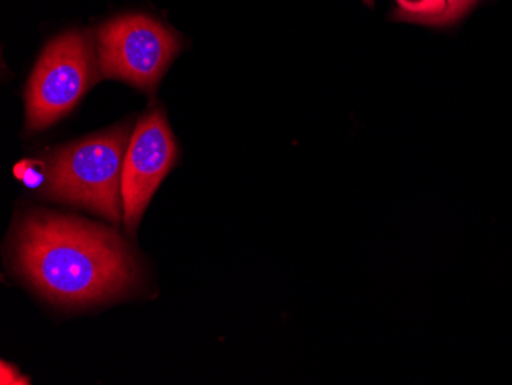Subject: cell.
Here are the masks:
<instances>
[{"label": "cell", "mask_w": 512, "mask_h": 385, "mask_svg": "<svg viewBox=\"0 0 512 385\" xmlns=\"http://www.w3.org/2000/svg\"><path fill=\"white\" fill-rule=\"evenodd\" d=\"M17 270L48 300L86 306L122 295L137 280L125 241L89 221L31 214L17 229Z\"/></svg>", "instance_id": "obj_1"}, {"label": "cell", "mask_w": 512, "mask_h": 385, "mask_svg": "<svg viewBox=\"0 0 512 385\" xmlns=\"http://www.w3.org/2000/svg\"><path fill=\"white\" fill-rule=\"evenodd\" d=\"M128 125L57 149L48 158L43 195L82 206L111 223L122 221V172L131 140Z\"/></svg>", "instance_id": "obj_2"}, {"label": "cell", "mask_w": 512, "mask_h": 385, "mask_svg": "<svg viewBox=\"0 0 512 385\" xmlns=\"http://www.w3.org/2000/svg\"><path fill=\"white\" fill-rule=\"evenodd\" d=\"M97 76L99 63L88 33L66 31L51 40L37 60L25 93L28 129L42 131L63 119Z\"/></svg>", "instance_id": "obj_3"}, {"label": "cell", "mask_w": 512, "mask_h": 385, "mask_svg": "<svg viewBox=\"0 0 512 385\" xmlns=\"http://www.w3.org/2000/svg\"><path fill=\"white\" fill-rule=\"evenodd\" d=\"M96 48L100 77L152 93L180 53L181 43L154 17L126 14L96 31Z\"/></svg>", "instance_id": "obj_4"}, {"label": "cell", "mask_w": 512, "mask_h": 385, "mask_svg": "<svg viewBox=\"0 0 512 385\" xmlns=\"http://www.w3.org/2000/svg\"><path fill=\"white\" fill-rule=\"evenodd\" d=\"M177 158V142L165 112L152 109L135 125L123 163V217L131 234Z\"/></svg>", "instance_id": "obj_5"}, {"label": "cell", "mask_w": 512, "mask_h": 385, "mask_svg": "<svg viewBox=\"0 0 512 385\" xmlns=\"http://www.w3.org/2000/svg\"><path fill=\"white\" fill-rule=\"evenodd\" d=\"M398 10L393 20L411 24L439 27L440 19L447 10V0H396Z\"/></svg>", "instance_id": "obj_6"}, {"label": "cell", "mask_w": 512, "mask_h": 385, "mask_svg": "<svg viewBox=\"0 0 512 385\" xmlns=\"http://www.w3.org/2000/svg\"><path fill=\"white\" fill-rule=\"evenodd\" d=\"M40 163H31L30 160H23L14 168V174L19 180H22L28 188H37L46 181V171L39 168Z\"/></svg>", "instance_id": "obj_7"}, {"label": "cell", "mask_w": 512, "mask_h": 385, "mask_svg": "<svg viewBox=\"0 0 512 385\" xmlns=\"http://www.w3.org/2000/svg\"><path fill=\"white\" fill-rule=\"evenodd\" d=\"M476 2L477 0H447V10L440 19L439 27L456 24L457 20L462 19Z\"/></svg>", "instance_id": "obj_8"}, {"label": "cell", "mask_w": 512, "mask_h": 385, "mask_svg": "<svg viewBox=\"0 0 512 385\" xmlns=\"http://www.w3.org/2000/svg\"><path fill=\"white\" fill-rule=\"evenodd\" d=\"M2 384H28V382L16 372V369L2 362Z\"/></svg>", "instance_id": "obj_9"}, {"label": "cell", "mask_w": 512, "mask_h": 385, "mask_svg": "<svg viewBox=\"0 0 512 385\" xmlns=\"http://www.w3.org/2000/svg\"><path fill=\"white\" fill-rule=\"evenodd\" d=\"M367 7H373L375 5V0H362Z\"/></svg>", "instance_id": "obj_10"}]
</instances>
